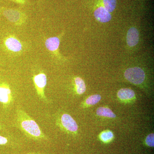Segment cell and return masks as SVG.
<instances>
[{"label":"cell","instance_id":"cell-1","mask_svg":"<svg viewBox=\"0 0 154 154\" xmlns=\"http://www.w3.org/2000/svg\"><path fill=\"white\" fill-rule=\"evenodd\" d=\"M16 125L30 139L35 141L48 140L36 122L21 107H17L16 110Z\"/></svg>","mask_w":154,"mask_h":154},{"label":"cell","instance_id":"cell-2","mask_svg":"<svg viewBox=\"0 0 154 154\" xmlns=\"http://www.w3.org/2000/svg\"><path fill=\"white\" fill-rule=\"evenodd\" d=\"M125 79L134 85H140L145 79L144 71L140 68L134 67L127 69L124 73Z\"/></svg>","mask_w":154,"mask_h":154},{"label":"cell","instance_id":"cell-3","mask_svg":"<svg viewBox=\"0 0 154 154\" xmlns=\"http://www.w3.org/2000/svg\"><path fill=\"white\" fill-rule=\"evenodd\" d=\"M33 81L38 98L45 103L48 102V99L45 94V88L47 84V77L43 72L39 73L33 77Z\"/></svg>","mask_w":154,"mask_h":154},{"label":"cell","instance_id":"cell-4","mask_svg":"<svg viewBox=\"0 0 154 154\" xmlns=\"http://www.w3.org/2000/svg\"><path fill=\"white\" fill-rule=\"evenodd\" d=\"M57 123L68 132L74 133L78 131V125L76 122L67 113H64L61 116Z\"/></svg>","mask_w":154,"mask_h":154},{"label":"cell","instance_id":"cell-5","mask_svg":"<svg viewBox=\"0 0 154 154\" xmlns=\"http://www.w3.org/2000/svg\"><path fill=\"white\" fill-rule=\"evenodd\" d=\"M12 92L8 85L3 83L0 85V102L7 107L13 101Z\"/></svg>","mask_w":154,"mask_h":154},{"label":"cell","instance_id":"cell-6","mask_svg":"<svg viewBox=\"0 0 154 154\" xmlns=\"http://www.w3.org/2000/svg\"><path fill=\"white\" fill-rule=\"evenodd\" d=\"M127 43L130 47H134L138 44L139 40V33L136 28H130L127 35Z\"/></svg>","mask_w":154,"mask_h":154},{"label":"cell","instance_id":"cell-7","mask_svg":"<svg viewBox=\"0 0 154 154\" xmlns=\"http://www.w3.org/2000/svg\"><path fill=\"white\" fill-rule=\"evenodd\" d=\"M94 16L97 21L105 23L109 22L112 18L109 12L104 7H99L94 12Z\"/></svg>","mask_w":154,"mask_h":154},{"label":"cell","instance_id":"cell-8","mask_svg":"<svg viewBox=\"0 0 154 154\" xmlns=\"http://www.w3.org/2000/svg\"><path fill=\"white\" fill-rule=\"evenodd\" d=\"M5 44L8 49L13 52H19L22 49V46L21 42L14 37L7 38L5 42Z\"/></svg>","mask_w":154,"mask_h":154},{"label":"cell","instance_id":"cell-9","mask_svg":"<svg viewBox=\"0 0 154 154\" xmlns=\"http://www.w3.org/2000/svg\"><path fill=\"white\" fill-rule=\"evenodd\" d=\"M3 14L9 21L14 23H19V21L22 19V14L16 10L6 9L3 11Z\"/></svg>","mask_w":154,"mask_h":154},{"label":"cell","instance_id":"cell-10","mask_svg":"<svg viewBox=\"0 0 154 154\" xmlns=\"http://www.w3.org/2000/svg\"><path fill=\"white\" fill-rule=\"evenodd\" d=\"M60 42V40L58 37H50L46 40L45 45L46 48L50 51H55L58 48Z\"/></svg>","mask_w":154,"mask_h":154},{"label":"cell","instance_id":"cell-11","mask_svg":"<svg viewBox=\"0 0 154 154\" xmlns=\"http://www.w3.org/2000/svg\"><path fill=\"white\" fill-rule=\"evenodd\" d=\"M119 99L122 100H130L133 99L135 96L134 91L128 88L120 89L117 93Z\"/></svg>","mask_w":154,"mask_h":154},{"label":"cell","instance_id":"cell-12","mask_svg":"<svg viewBox=\"0 0 154 154\" xmlns=\"http://www.w3.org/2000/svg\"><path fill=\"white\" fill-rule=\"evenodd\" d=\"M96 114L99 116H105L109 118H114L116 117V115L113 111L107 107H99L96 110Z\"/></svg>","mask_w":154,"mask_h":154},{"label":"cell","instance_id":"cell-13","mask_svg":"<svg viewBox=\"0 0 154 154\" xmlns=\"http://www.w3.org/2000/svg\"><path fill=\"white\" fill-rule=\"evenodd\" d=\"M75 83L77 94L79 95L84 94L86 90L85 84L84 80L80 77H76L75 79Z\"/></svg>","mask_w":154,"mask_h":154},{"label":"cell","instance_id":"cell-14","mask_svg":"<svg viewBox=\"0 0 154 154\" xmlns=\"http://www.w3.org/2000/svg\"><path fill=\"white\" fill-rule=\"evenodd\" d=\"M104 8L109 13L113 12L116 5V0H103Z\"/></svg>","mask_w":154,"mask_h":154},{"label":"cell","instance_id":"cell-15","mask_svg":"<svg viewBox=\"0 0 154 154\" xmlns=\"http://www.w3.org/2000/svg\"><path fill=\"white\" fill-rule=\"evenodd\" d=\"M101 99V96L99 95H94L88 97L86 100V104L88 105H95L98 103Z\"/></svg>","mask_w":154,"mask_h":154},{"label":"cell","instance_id":"cell-16","mask_svg":"<svg viewBox=\"0 0 154 154\" xmlns=\"http://www.w3.org/2000/svg\"><path fill=\"white\" fill-rule=\"evenodd\" d=\"M113 137V133L110 131H105L101 135V140L104 142H107L111 140Z\"/></svg>","mask_w":154,"mask_h":154},{"label":"cell","instance_id":"cell-17","mask_svg":"<svg viewBox=\"0 0 154 154\" xmlns=\"http://www.w3.org/2000/svg\"><path fill=\"white\" fill-rule=\"evenodd\" d=\"M146 144L149 146L153 147L154 146V134H151L147 136L146 138Z\"/></svg>","mask_w":154,"mask_h":154},{"label":"cell","instance_id":"cell-18","mask_svg":"<svg viewBox=\"0 0 154 154\" xmlns=\"http://www.w3.org/2000/svg\"><path fill=\"white\" fill-rule=\"evenodd\" d=\"M8 142V140L5 137L0 136V145H6Z\"/></svg>","mask_w":154,"mask_h":154},{"label":"cell","instance_id":"cell-19","mask_svg":"<svg viewBox=\"0 0 154 154\" xmlns=\"http://www.w3.org/2000/svg\"><path fill=\"white\" fill-rule=\"evenodd\" d=\"M25 154H41L39 152H30L27 153Z\"/></svg>","mask_w":154,"mask_h":154}]
</instances>
